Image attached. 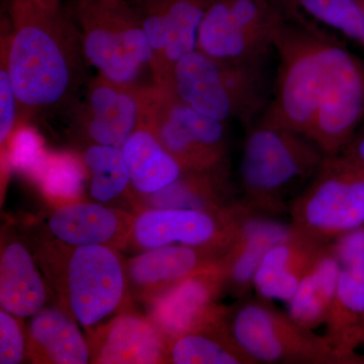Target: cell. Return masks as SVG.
<instances>
[{"label":"cell","instance_id":"6da1fadb","mask_svg":"<svg viewBox=\"0 0 364 364\" xmlns=\"http://www.w3.org/2000/svg\"><path fill=\"white\" fill-rule=\"evenodd\" d=\"M16 28L6 69L18 104L30 109L55 107L69 95L75 65L59 7L13 0Z\"/></svg>","mask_w":364,"mask_h":364},{"label":"cell","instance_id":"7a4b0ae2","mask_svg":"<svg viewBox=\"0 0 364 364\" xmlns=\"http://www.w3.org/2000/svg\"><path fill=\"white\" fill-rule=\"evenodd\" d=\"M41 258L60 306L86 332L130 309L126 260L119 249L73 247L54 239L43 247Z\"/></svg>","mask_w":364,"mask_h":364},{"label":"cell","instance_id":"3957f363","mask_svg":"<svg viewBox=\"0 0 364 364\" xmlns=\"http://www.w3.org/2000/svg\"><path fill=\"white\" fill-rule=\"evenodd\" d=\"M326 155L308 136L265 114L251 127L240 162L243 200L259 215L286 210L284 196L299 179L314 176Z\"/></svg>","mask_w":364,"mask_h":364},{"label":"cell","instance_id":"277c9868","mask_svg":"<svg viewBox=\"0 0 364 364\" xmlns=\"http://www.w3.org/2000/svg\"><path fill=\"white\" fill-rule=\"evenodd\" d=\"M79 18L83 53L102 78L138 93L146 73L158 81L142 20L124 0H80Z\"/></svg>","mask_w":364,"mask_h":364},{"label":"cell","instance_id":"5b68a950","mask_svg":"<svg viewBox=\"0 0 364 364\" xmlns=\"http://www.w3.org/2000/svg\"><path fill=\"white\" fill-rule=\"evenodd\" d=\"M333 41L321 33L279 26L272 42L279 73L268 117L306 136L329 85Z\"/></svg>","mask_w":364,"mask_h":364},{"label":"cell","instance_id":"8992f818","mask_svg":"<svg viewBox=\"0 0 364 364\" xmlns=\"http://www.w3.org/2000/svg\"><path fill=\"white\" fill-rule=\"evenodd\" d=\"M228 325L236 343L256 364H347L324 336L259 296H245L230 308Z\"/></svg>","mask_w":364,"mask_h":364},{"label":"cell","instance_id":"52a82bcc","mask_svg":"<svg viewBox=\"0 0 364 364\" xmlns=\"http://www.w3.org/2000/svg\"><path fill=\"white\" fill-rule=\"evenodd\" d=\"M161 85L205 116L250 119L262 104L257 64L218 61L196 51L179 60Z\"/></svg>","mask_w":364,"mask_h":364},{"label":"cell","instance_id":"ba28073f","mask_svg":"<svg viewBox=\"0 0 364 364\" xmlns=\"http://www.w3.org/2000/svg\"><path fill=\"white\" fill-rule=\"evenodd\" d=\"M289 212L294 229L325 243L364 227V166L341 153L326 155Z\"/></svg>","mask_w":364,"mask_h":364},{"label":"cell","instance_id":"9c48e42d","mask_svg":"<svg viewBox=\"0 0 364 364\" xmlns=\"http://www.w3.org/2000/svg\"><path fill=\"white\" fill-rule=\"evenodd\" d=\"M147 126L186 172L224 169L227 153L224 122L196 112L159 85L140 93Z\"/></svg>","mask_w":364,"mask_h":364},{"label":"cell","instance_id":"30bf717a","mask_svg":"<svg viewBox=\"0 0 364 364\" xmlns=\"http://www.w3.org/2000/svg\"><path fill=\"white\" fill-rule=\"evenodd\" d=\"M256 215L243 200L221 210L144 208L135 213L128 247L146 251L181 244L228 253Z\"/></svg>","mask_w":364,"mask_h":364},{"label":"cell","instance_id":"8fae6325","mask_svg":"<svg viewBox=\"0 0 364 364\" xmlns=\"http://www.w3.org/2000/svg\"><path fill=\"white\" fill-rule=\"evenodd\" d=\"M363 117V63L334 41L329 85L306 136L325 155L340 154Z\"/></svg>","mask_w":364,"mask_h":364},{"label":"cell","instance_id":"7c38bea8","mask_svg":"<svg viewBox=\"0 0 364 364\" xmlns=\"http://www.w3.org/2000/svg\"><path fill=\"white\" fill-rule=\"evenodd\" d=\"M226 286L225 257L169 287L147 303V317L167 341L228 320L230 308L218 303Z\"/></svg>","mask_w":364,"mask_h":364},{"label":"cell","instance_id":"4fadbf2b","mask_svg":"<svg viewBox=\"0 0 364 364\" xmlns=\"http://www.w3.org/2000/svg\"><path fill=\"white\" fill-rule=\"evenodd\" d=\"M340 269L324 337L349 363H364L356 349L364 345V227L333 241Z\"/></svg>","mask_w":364,"mask_h":364},{"label":"cell","instance_id":"5bb4252c","mask_svg":"<svg viewBox=\"0 0 364 364\" xmlns=\"http://www.w3.org/2000/svg\"><path fill=\"white\" fill-rule=\"evenodd\" d=\"M90 363H165L168 341L154 323L130 309L86 332Z\"/></svg>","mask_w":364,"mask_h":364},{"label":"cell","instance_id":"9a60e30c","mask_svg":"<svg viewBox=\"0 0 364 364\" xmlns=\"http://www.w3.org/2000/svg\"><path fill=\"white\" fill-rule=\"evenodd\" d=\"M226 254L181 244L144 251L126 260L131 296L147 303L181 280L217 264Z\"/></svg>","mask_w":364,"mask_h":364},{"label":"cell","instance_id":"2e32d148","mask_svg":"<svg viewBox=\"0 0 364 364\" xmlns=\"http://www.w3.org/2000/svg\"><path fill=\"white\" fill-rule=\"evenodd\" d=\"M135 213L105 203L77 202L57 205L48 218V230L65 245L128 247Z\"/></svg>","mask_w":364,"mask_h":364},{"label":"cell","instance_id":"e0dca14e","mask_svg":"<svg viewBox=\"0 0 364 364\" xmlns=\"http://www.w3.org/2000/svg\"><path fill=\"white\" fill-rule=\"evenodd\" d=\"M327 244L294 229L270 248L253 279L261 298L289 301Z\"/></svg>","mask_w":364,"mask_h":364},{"label":"cell","instance_id":"ac0fdd59","mask_svg":"<svg viewBox=\"0 0 364 364\" xmlns=\"http://www.w3.org/2000/svg\"><path fill=\"white\" fill-rule=\"evenodd\" d=\"M141 117L142 105L138 92L102 77L91 85L85 128L93 143L122 149L140 126Z\"/></svg>","mask_w":364,"mask_h":364},{"label":"cell","instance_id":"d6986e66","mask_svg":"<svg viewBox=\"0 0 364 364\" xmlns=\"http://www.w3.org/2000/svg\"><path fill=\"white\" fill-rule=\"evenodd\" d=\"M28 358L33 363H90L87 339L77 322L60 308H44L31 317L26 330Z\"/></svg>","mask_w":364,"mask_h":364},{"label":"cell","instance_id":"ffe728a7","mask_svg":"<svg viewBox=\"0 0 364 364\" xmlns=\"http://www.w3.org/2000/svg\"><path fill=\"white\" fill-rule=\"evenodd\" d=\"M47 286L32 254L21 242H2L0 255V306L1 310L25 318L45 308Z\"/></svg>","mask_w":364,"mask_h":364},{"label":"cell","instance_id":"44dd1931","mask_svg":"<svg viewBox=\"0 0 364 364\" xmlns=\"http://www.w3.org/2000/svg\"><path fill=\"white\" fill-rule=\"evenodd\" d=\"M293 231L291 224L273 221L267 215H256L242 228L234 245L225 256L226 286L239 299L253 289L255 273L270 248Z\"/></svg>","mask_w":364,"mask_h":364},{"label":"cell","instance_id":"7402d4cb","mask_svg":"<svg viewBox=\"0 0 364 364\" xmlns=\"http://www.w3.org/2000/svg\"><path fill=\"white\" fill-rule=\"evenodd\" d=\"M272 42L249 32L230 11L227 0L210 4L203 14L198 50L218 61L257 64Z\"/></svg>","mask_w":364,"mask_h":364},{"label":"cell","instance_id":"603a6c76","mask_svg":"<svg viewBox=\"0 0 364 364\" xmlns=\"http://www.w3.org/2000/svg\"><path fill=\"white\" fill-rule=\"evenodd\" d=\"M122 150L130 172L132 200L135 196L139 198L158 193L186 172L155 134L142 123Z\"/></svg>","mask_w":364,"mask_h":364},{"label":"cell","instance_id":"cb8c5ba5","mask_svg":"<svg viewBox=\"0 0 364 364\" xmlns=\"http://www.w3.org/2000/svg\"><path fill=\"white\" fill-rule=\"evenodd\" d=\"M340 263L333 242L327 246L299 282L293 298L287 301L294 320L315 330L325 325L334 301Z\"/></svg>","mask_w":364,"mask_h":364},{"label":"cell","instance_id":"d4e9b609","mask_svg":"<svg viewBox=\"0 0 364 364\" xmlns=\"http://www.w3.org/2000/svg\"><path fill=\"white\" fill-rule=\"evenodd\" d=\"M224 169L208 172H184L173 183L153 195L139 198L136 212L144 208H191L221 210L233 205Z\"/></svg>","mask_w":364,"mask_h":364},{"label":"cell","instance_id":"484cf974","mask_svg":"<svg viewBox=\"0 0 364 364\" xmlns=\"http://www.w3.org/2000/svg\"><path fill=\"white\" fill-rule=\"evenodd\" d=\"M165 363L256 364L232 337L228 320L169 340Z\"/></svg>","mask_w":364,"mask_h":364},{"label":"cell","instance_id":"4316f807","mask_svg":"<svg viewBox=\"0 0 364 364\" xmlns=\"http://www.w3.org/2000/svg\"><path fill=\"white\" fill-rule=\"evenodd\" d=\"M161 11L166 28V47L159 63V85L179 60L198 50V32L205 6L203 0H151Z\"/></svg>","mask_w":364,"mask_h":364},{"label":"cell","instance_id":"83f0119b","mask_svg":"<svg viewBox=\"0 0 364 364\" xmlns=\"http://www.w3.org/2000/svg\"><path fill=\"white\" fill-rule=\"evenodd\" d=\"M85 168L90 176V193L95 202L107 203L128 195L131 177L123 150L93 143L86 149Z\"/></svg>","mask_w":364,"mask_h":364},{"label":"cell","instance_id":"f1b7e54d","mask_svg":"<svg viewBox=\"0 0 364 364\" xmlns=\"http://www.w3.org/2000/svg\"><path fill=\"white\" fill-rule=\"evenodd\" d=\"M70 155H46L33 176L55 205L77 202L87 169Z\"/></svg>","mask_w":364,"mask_h":364},{"label":"cell","instance_id":"f546056e","mask_svg":"<svg viewBox=\"0 0 364 364\" xmlns=\"http://www.w3.org/2000/svg\"><path fill=\"white\" fill-rule=\"evenodd\" d=\"M306 13L364 49V7L359 0H299Z\"/></svg>","mask_w":364,"mask_h":364},{"label":"cell","instance_id":"4dcf8cb0","mask_svg":"<svg viewBox=\"0 0 364 364\" xmlns=\"http://www.w3.org/2000/svg\"><path fill=\"white\" fill-rule=\"evenodd\" d=\"M21 318L0 311V363L18 364L28 356L26 336Z\"/></svg>","mask_w":364,"mask_h":364},{"label":"cell","instance_id":"1f68e13d","mask_svg":"<svg viewBox=\"0 0 364 364\" xmlns=\"http://www.w3.org/2000/svg\"><path fill=\"white\" fill-rule=\"evenodd\" d=\"M44 156L39 138L32 131H21L11 143V162L23 171L33 174Z\"/></svg>","mask_w":364,"mask_h":364},{"label":"cell","instance_id":"d6a6232c","mask_svg":"<svg viewBox=\"0 0 364 364\" xmlns=\"http://www.w3.org/2000/svg\"><path fill=\"white\" fill-rule=\"evenodd\" d=\"M18 102L14 95L9 71L1 68L0 71V143L4 145L13 132L16 121V104Z\"/></svg>","mask_w":364,"mask_h":364},{"label":"cell","instance_id":"836d02e7","mask_svg":"<svg viewBox=\"0 0 364 364\" xmlns=\"http://www.w3.org/2000/svg\"><path fill=\"white\" fill-rule=\"evenodd\" d=\"M341 154L350 158L364 166V128L356 132L355 135L347 144Z\"/></svg>","mask_w":364,"mask_h":364},{"label":"cell","instance_id":"e575fe53","mask_svg":"<svg viewBox=\"0 0 364 364\" xmlns=\"http://www.w3.org/2000/svg\"><path fill=\"white\" fill-rule=\"evenodd\" d=\"M37 6L47 7V9H56L59 7V0H28Z\"/></svg>","mask_w":364,"mask_h":364},{"label":"cell","instance_id":"d590c367","mask_svg":"<svg viewBox=\"0 0 364 364\" xmlns=\"http://www.w3.org/2000/svg\"><path fill=\"white\" fill-rule=\"evenodd\" d=\"M359 1L361 2V4H363V7H364V0H359Z\"/></svg>","mask_w":364,"mask_h":364}]
</instances>
